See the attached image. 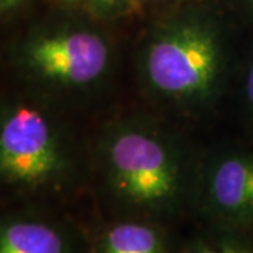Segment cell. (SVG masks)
Listing matches in <instances>:
<instances>
[{"mask_svg":"<svg viewBox=\"0 0 253 253\" xmlns=\"http://www.w3.org/2000/svg\"><path fill=\"white\" fill-rule=\"evenodd\" d=\"M71 110L13 87L0 106L3 194L24 204L58 201L90 181L89 139L78 135Z\"/></svg>","mask_w":253,"mask_h":253,"instance_id":"3957f363","label":"cell"},{"mask_svg":"<svg viewBox=\"0 0 253 253\" xmlns=\"http://www.w3.org/2000/svg\"><path fill=\"white\" fill-rule=\"evenodd\" d=\"M174 253H253V232L201 222Z\"/></svg>","mask_w":253,"mask_h":253,"instance_id":"ba28073f","label":"cell"},{"mask_svg":"<svg viewBox=\"0 0 253 253\" xmlns=\"http://www.w3.org/2000/svg\"><path fill=\"white\" fill-rule=\"evenodd\" d=\"M91 253H174L168 226L139 218H110L91 236Z\"/></svg>","mask_w":253,"mask_h":253,"instance_id":"52a82bcc","label":"cell"},{"mask_svg":"<svg viewBox=\"0 0 253 253\" xmlns=\"http://www.w3.org/2000/svg\"><path fill=\"white\" fill-rule=\"evenodd\" d=\"M61 7L76 10L100 21H113L129 14L139 0H58Z\"/></svg>","mask_w":253,"mask_h":253,"instance_id":"30bf717a","label":"cell"},{"mask_svg":"<svg viewBox=\"0 0 253 253\" xmlns=\"http://www.w3.org/2000/svg\"><path fill=\"white\" fill-rule=\"evenodd\" d=\"M0 253H91V236L69 218L24 204L1 217Z\"/></svg>","mask_w":253,"mask_h":253,"instance_id":"8992f818","label":"cell"},{"mask_svg":"<svg viewBox=\"0 0 253 253\" xmlns=\"http://www.w3.org/2000/svg\"><path fill=\"white\" fill-rule=\"evenodd\" d=\"M26 0H0V10H1V14L6 16L10 14L11 11H14L18 9Z\"/></svg>","mask_w":253,"mask_h":253,"instance_id":"7c38bea8","label":"cell"},{"mask_svg":"<svg viewBox=\"0 0 253 253\" xmlns=\"http://www.w3.org/2000/svg\"><path fill=\"white\" fill-rule=\"evenodd\" d=\"M231 93H235L239 116L253 136V44L238 59Z\"/></svg>","mask_w":253,"mask_h":253,"instance_id":"9c48e42d","label":"cell"},{"mask_svg":"<svg viewBox=\"0 0 253 253\" xmlns=\"http://www.w3.org/2000/svg\"><path fill=\"white\" fill-rule=\"evenodd\" d=\"M146 1H177V0H146ZM141 3V0H139Z\"/></svg>","mask_w":253,"mask_h":253,"instance_id":"4fadbf2b","label":"cell"},{"mask_svg":"<svg viewBox=\"0 0 253 253\" xmlns=\"http://www.w3.org/2000/svg\"><path fill=\"white\" fill-rule=\"evenodd\" d=\"M234 3L245 17L253 21V0H234Z\"/></svg>","mask_w":253,"mask_h":253,"instance_id":"8fae6325","label":"cell"},{"mask_svg":"<svg viewBox=\"0 0 253 253\" xmlns=\"http://www.w3.org/2000/svg\"><path fill=\"white\" fill-rule=\"evenodd\" d=\"M104 21L62 7L4 46L3 62L14 87L73 110L107 90L118 52Z\"/></svg>","mask_w":253,"mask_h":253,"instance_id":"277c9868","label":"cell"},{"mask_svg":"<svg viewBox=\"0 0 253 253\" xmlns=\"http://www.w3.org/2000/svg\"><path fill=\"white\" fill-rule=\"evenodd\" d=\"M194 215L253 232V136L203 151Z\"/></svg>","mask_w":253,"mask_h":253,"instance_id":"5b68a950","label":"cell"},{"mask_svg":"<svg viewBox=\"0 0 253 253\" xmlns=\"http://www.w3.org/2000/svg\"><path fill=\"white\" fill-rule=\"evenodd\" d=\"M183 126L154 110L128 111L89 138V184L110 218L169 226L194 214L203 151Z\"/></svg>","mask_w":253,"mask_h":253,"instance_id":"6da1fadb","label":"cell"},{"mask_svg":"<svg viewBox=\"0 0 253 253\" xmlns=\"http://www.w3.org/2000/svg\"><path fill=\"white\" fill-rule=\"evenodd\" d=\"M134 59L151 110L186 126L211 116L231 94L239 58L225 21L190 6L146 28Z\"/></svg>","mask_w":253,"mask_h":253,"instance_id":"7a4b0ae2","label":"cell"}]
</instances>
